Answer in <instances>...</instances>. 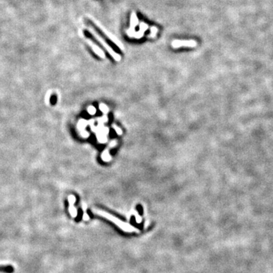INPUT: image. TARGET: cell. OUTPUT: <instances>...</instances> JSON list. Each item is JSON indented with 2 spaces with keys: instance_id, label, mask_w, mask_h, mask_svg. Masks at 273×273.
Returning <instances> with one entry per match:
<instances>
[{
  "instance_id": "obj_1",
  "label": "cell",
  "mask_w": 273,
  "mask_h": 273,
  "mask_svg": "<svg viewBox=\"0 0 273 273\" xmlns=\"http://www.w3.org/2000/svg\"><path fill=\"white\" fill-rule=\"evenodd\" d=\"M94 212L96 214L100 215V216H102L106 218H107L108 220H110L111 222H112L113 223H115L117 226H119L121 229L124 230V231H127V232H134V231H136V232H138V230L131 226V225L123 222V221H121L119 220L118 218L112 215L111 214L108 213V212H105V211H102V210H95Z\"/></svg>"
},
{
  "instance_id": "obj_2",
  "label": "cell",
  "mask_w": 273,
  "mask_h": 273,
  "mask_svg": "<svg viewBox=\"0 0 273 273\" xmlns=\"http://www.w3.org/2000/svg\"><path fill=\"white\" fill-rule=\"evenodd\" d=\"M88 29H89V30H90V32L94 36V37L105 47V49L107 50V52L111 55V56H112L115 60L117 61H119L121 60V56L112 49V48L106 42V40H104V38H103L102 36H100V34H99L96 30H95V28H94L92 25L88 27Z\"/></svg>"
},
{
  "instance_id": "obj_3",
  "label": "cell",
  "mask_w": 273,
  "mask_h": 273,
  "mask_svg": "<svg viewBox=\"0 0 273 273\" xmlns=\"http://www.w3.org/2000/svg\"><path fill=\"white\" fill-rule=\"evenodd\" d=\"M197 46V42L194 40H175L172 43V46L175 49H178L181 46H187V47H195Z\"/></svg>"
},
{
  "instance_id": "obj_4",
  "label": "cell",
  "mask_w": 273,
  "mask_h": 273,
  "mask_svg": "<svg viewBox=\"0 0 273 273\" xmlns=\"http://www.w3.org/2000/svg\"><path fill=\"white\" fill-rule=\"evenodd\" d=\"M87 43L89 44V46L91 47V49H93V51L98 56H99V57L102 58V59H105V58H106V56H105L104 52H103L98 46H96V44H94L93 42L91 40L87 39Z\"/></svg>"
},
{
  "instance_id": "obj_5",
  "label": "cell",
  "mask_w": 273,
  "mask_h": 273,
  "mask_svg": "<svg viewBox=\"0 0 273 273\" xmlns=\"http://www.w3.org/2000/svg\"><path fill=\"white\" fill-rule=\"evenodd\" d=\"M138 24V19L137 17V15L134 11L132 12L131 14V27L127 30V33L129 34L131 32H134V29L136 28V26Z\"/></svg>"
},
{
  "instance_id": "obj_6",
  "label": "cell",
  "mask_w": 273,
  "mask_h": 273,
  "mask_svg": "<svg viewBox=\"0 0 273 273\" xmlns=\"http://www.w3.org/2000/svg\"><path fill=\"white\" fill-rule=\"evenodd\" d=\"M68 200H69V203H70V208H69V212L71 213V215L73 217H75L77 215V210L74 207V203H75V197L73 195H71L68 197Z\"/></svg>"
},
{
  "instance_id": "obj_7",
  "label": "cell",
  "mask_w": 273,
  "mask_h": 273,
  "mask_svg": "<svg viewBox=\"0 0 273 273\" xmlns=\"http://www.w3.org/2000/svg\"><path fill=\"white\" fill-rule=\"evenodd\" d=\"M99 109H100V110H101L103 113H107L108 111H109L108 107H107L105 104H100V105H99Z\"/></svg>"
},
{
  "instance_id": "obj_8",
  "label": "cell",
  "mask_w": 273,
  "mask_h": 273,
  "mask_svg": "<svg viewBox=\"0 0 273 273\" xmlns=\"http://www.w3.org/2000/svg\"><path fill=\"white\" fill-rule=\"evenodd\" d=\"M158 32V29L155 27H152L151 28V34L150 35V37H155V36L156 35Z\"/></svg>"
},
{
  "instance_id": "obj_9",
  "label": "cell",
  "mask_w": 273,
  "mask_h": 273,
  "mask_svg": "<svg viewBox=\"0 0 273 273\" xmlns=\"http://www.w3.org/2000/svg\"><path fill=\"white\" fill-rule=\"evenodd\" d=\"M112 127H113V128L115 129V131L117 132V134H119V135H121V134H122V130L121 129H120L117 125H115V124H112Z\"/></svg>"
},
{
  "instance_id": "obj_10",
  "label": "cell",
  "mask_w": 273,
  "mask_h": 273,
  "mask_svg": "<svg viewBox=\"0 0 273 273\" xmlns=\"http://www.w3.org/2000/svg\"><path fill=\"white\" fill-rule=\"evenodd\" d=\"M87 111H88V112H89L90 115H94V114L96 113V109L95 107H93V106H90V107H88Z\"/></svg>"
}]
</instances>
